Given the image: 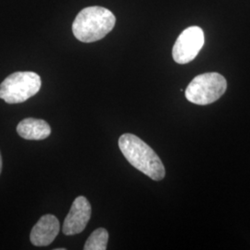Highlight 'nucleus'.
Instances as JSON below:
<instances>
[{"label":"nucleus","instance_id":"8","mask_svg":"<svg viewBox=\"0 0 250 250\" xmlns=\"http://www.w3.org/2000/svg\"><path fill=\"white\" fill-rule=\"evenodd\" d=\"M17 133L27 140H44L51 134V128L44 120L28 118L19 124Z\"/></svg>","mask_w":250,"mask_h":250},{"label":"nucleus","instance_id":"1","mask_svg":"<svg viewBox=\"0 0 250 250\" xmlns=\"http://www.w3.org/2000/svg\"><path fill=\"white\" fill-rule=\"evenodd\" d=\"M119 147L129 163L149 178L161 181L165 177V168L161 159L138 136L123 134L119 139Z\"/></svg>","mask_w":250,"mask_h":250},{"label":"nucleus","instance_id":"2","mask_svg":"<svg viewBox=\"0 0 250 250\" xmlns=\"http://www.w3.org/2000/svg\"><path fill=\"white\" fill-rule=\"evenodd\" d=\"M114 14L102 7H88L81 10L72 23L74 36L83 43L104 38L115 26Z\"/></svg>","mask_w":250,"mask_h":250},{"label":"nucleus","instance_id":"5","mask_svg":"<svg viewBox=\"0 0 250 250\" xmlns=\"http://www.w3.org/2000/svg\"><path fill=\"white\" fill-rule=\"evenodd\" d=\"M205 42L204 33L198 26L188 27L178 36L172 48L175 62L187 64L196 59Z\"/></svg>","mask_w":250,"mask_h":250},{"label":"nucleus","instance_id":"4","mask_svg":"<svg viewBox=\"0 0 250 250\" xmlns=\"http://www.w3.org/2000/svg\"><path fill=\"white\" fill-rule=\"evenodd\" d=\"M227 89V82L217 72H207L197 75L188 84L186 98L197 105H208L220 99Z\"/></svg>","mask_w":250,"mask_h":250},{"label":"nucleus","instance_id":"6","mask_svg":"<svg viewBox=\"0 0 250 250\" xmlns=\"http://www.w3.org/2000/svg\"><path fill=\"white\" fill-rule=\"evenodd\" d=\"M90 217L91 205L87 198L76 197L64 221L63 233L66 235H74L83 232L89 222Z\"/></svg>","mask_w":250,"mask_h":250},{"label":"nucleus","instance_id":"10","mask_svg":"<svg viewBox=\"0 0 250 250\" xmlns=\"http://www.w3.org/2000/svg\"><path fill=\"white\" fill-rule=\"evenodd\" d=\"M2 170V158H1V154H0V173Z\"/></svg>","mask_w":250,"mask_h":250},{"label":"nucleus","instance_id":"3","mask_svg":"<svg viewBox=\"0 0 250 250\" xmlns=\"http://www.w3.org/2000/svg\"><path fill=\"white\" fill-rule=\"evenodd\" d=\"M40 88L41 78L36 72H14L0 84V99L8 104L22 103L36 95Z\"/></svg>","mask_w":250,"mask_h":250},{"label":"nucleus","instance_id":"7","mask_svg":"<svg viewBox=\"0 0 250 250\" xmlns=\"http://www.w3.org/2000/svg\"><path fill=\"white\" fill-rule=\"evenodd\" d=\"M59 232V220L54 215H44L33 227L30 239L36 247H46L56 239Z\"/></svg>","mask_w":250,"mask_h":250},{"label":"nucleus","instance_id":"9","mask_svg":"<svg viewBox=\"0 0 250 250\" xmlns=\"http://www.w3.org/2000/svg\"><path fill=\"white\" fill-rule=\"evenodd\" d=\"M108 241V232L104 228H99L91 233L85 243L84 250H106Z\"/></svg>","mask_w":250,"mask_h":250}]
</instances>
